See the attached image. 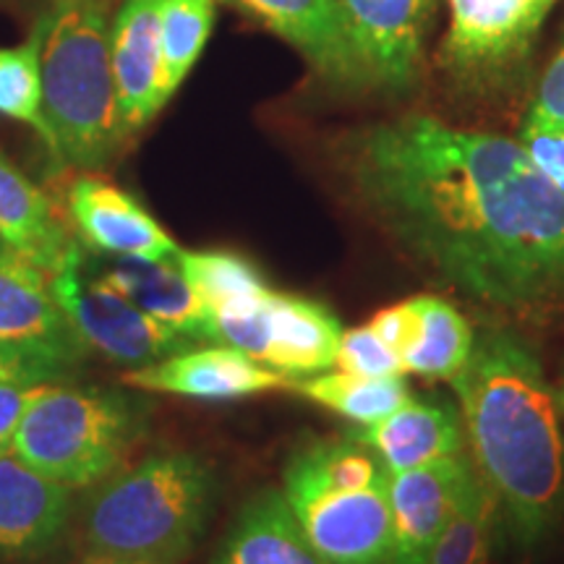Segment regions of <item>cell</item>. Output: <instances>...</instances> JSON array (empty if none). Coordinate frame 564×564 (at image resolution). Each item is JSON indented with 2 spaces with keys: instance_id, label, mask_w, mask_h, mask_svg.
<instances>
[{
  "instance_id": "cell-1",
  "label": "cell",
  "mask_w": 564,
  "mask_h": 564,
  "mask_svg": "<svg viewBox=\"0 0 564 564\" xmlns=\"http://www.w3.org/2000/svg\"><path fill=\"white\" fill-rule=\"evenodd\" d=\"M352 194L423 272L505 314L564 308V194L518 139L432 116L343 141Z\"/></svg>"
},
{
  "instance_id": "cell-2",
  "label": "cell",
  "mask_w": 564,
  "mask_h": 564,
  "mask_svg": "<svg viewBox=\"0 0 564 564\" xmlns=\"http://www.w3.org/2000/svg\"><path fill=\"white\" fill-rule=\"evenodd\" d=\"M449 384L478 476L497 497L518 546H539L564 507L560 398L544 366L510 329H484Z\"/></svg>"
},
{
  "instance_id": "cell-3",
  "label": "cell",
  "mask_w": 564,
  "mask_h": 564,
  "mask_svg": "<svg viewBox=\"0 0 564 564\" xmlns=\"http://www.w3.org/2000/svg\"><path fill=\"white\" fill-rule=\"evenodd\" d=\"M217 494L215 468L188 449H160L95 486L76 512L87 560L178 564L199 544Z\"/></svg>"
},
{
  "instance_id": "cell-4",
  "label": "cell",
  "mask_w": 564,
  "mask_h": 564,
  "mask_svg": "<svg viewBox=\"0 0 564 564\" xmlns=\"http://www.w3.org/2000/svg\"><path fill=\"white\" fill-rule=\"evenodd\" d=\"M42 108L51 158L97 173L121 152L126 129L110 61V19L102 0H58L42 47Z\"/></svg>"
},
{
  "instance_id": "cell-5",
  "label": "cell",
  "mask_w": 564,
  "mask_h": 564,
  "mask_svg": "<svg viewBox=\"0 0 564 564\" xmlns=\"http://www.w3.org/2000/svg\"><path fill=\"white\" fill-rule=\"evenodd\" d=\"M390 476L379 455L348 434L295 449L282 494L327 564H392Z\"/></svg>"
},
{
  "instance_id": "cell-6",
  "label": "cell",
  "mask_w": 564,
  "mask_h": 564,
  "mask_svg": "<svg viewBox=\"0 0 564 564\" xmlns=\"http://www.w3.org/2000/svg\"><path fill=\"white\" fill-rule=\"evenodd\" d=\"M144 429L147 400L55 382L26 413L13 455L68 489H89L123 468Z\"/></svg>"
},
{
  "instance_id": "cell-7",
  "label": "cell",
  "mask_w": 564,
  "mask_h": 564,
  "mask_svg": "<svg viewBox=\"0 0 564 564\" xmlns=\"http://www.w3.org/2000/svg\"><path fill=\"white\" fill-rule=\"evenodd\" d=\"M51 288L87 350L100 352L110 364L126 366L131 371L196 348L188 337L141 312L137 303L105 285L91 272L82 243H76L61 270L51 274Z\"/></svg>"
},
{
  "instance_id": "cell-8",
  "label": "cell",
  "mask_w": 564,
  "mask_h": 564,
  "mask_svg": "<svg viewBox=\"0 0 564 564\" xmlns=\"http://www.w3.org/2000/svg\"><path fill=\"white\" fill-rule=\"evenodd\" d=\"M436 0H337L356 91L405 95L421 74Z\"/></svg>"
},
{
  "instance_id": "cell-9",
  "label": "cell",
  "mask_w": 564,
  "mask_h": 564,
  "mask_svg": "<svg viewBox=\"0 0 564 564\" xmlns=\"http://www.w3.org/2000/svg\"><path fill=\"white\" fill-rule=\"evenodd\" d=\"M546 13L541 0H449L444 68L476 89L502 84L528 58Z\"/></svg>"
},
{
  "instance_id": "cell-10",
  "label": "cell",
  "mask_w": 564,
  "mask_h": 564,
  "mask_svg": "<svg viewBox=\"0 0 564 564\" xmlns=\"http://www.w3.org/2000/svg\"><path fill=\"white\" fill-rule=\"evenodd\" d=\"M0 340L68 371L89 356L55 301L51 272L0 241Z\"/></svg>"
},
{
  "instance_id": "cell-11",
  "label": "cell",
  "mask_w": 564,
  "mask_h": 564,
  "mask_svg": "<svg viewBox=\"0 0 564 564\" xmlns=\"http://www.w3.org/2000/svg\"><path fill=\"white\" fill-rule=\"evenodd\" d=\"M66 220L91 251L105 257L171 259L181 251L173 236L129 192L95 173L66 188Z\"/></svg>"
},
{
  "instance_id": "cell-12",
  "label": "cell",
  "mask_w": 564,
  "mask_h": 564,
  "mask_svg": "<svg viewBox=\"0 0 564 564\" xmlns=\"http://www.w3.org/2000/svg\"><path fill=\"white\" fill-rule=\"evenodd\" d=\"M123 382L144 392L228 403L282 390L291 379L230 345H204L175 352L165 361L126 371Z\"/></svg>"
},
{
  "instance_id": "cell-13",
  "label": "cell",
  "mask_w": 564,
  "mask_h": 564,
  "mask_svg": "<svg viewBox=\"0 0 564 564\" xmlns=\"http://www.w3.org/2000/svg\"><path fill=\"white\" fill-rule=\"evenodd\" d=\"M476 465L468 449L444 460L390 476V510L394 528L392 564H423L436 535L460 505Z\"/></svg>"
},
{
  "instance_id": "cell-14",
  "label": "cell",
  "mask_w": 564,
  "mask_h": 564,
  "mask_svg": "<svg viewBox=\"0 0 564 564\" xmlns=\"http://www.w3.org/2000/svg\"><path fill=\"white\" fill-rule=\"evenodd\" d=\"M74 514V489L17 455L0 457V562H34L53 552Z\"/></svg>"
},
{
  "instance_id": "cell-15",
  "label": "cell",
  "mask_w": 564,
  "mask_h": 564,
  "mask_svg": "<svg viewBox=\"0 0 564 564\" xmlns=\"http://www.w3.org/2000/svg\"><path fill=\"white\" fill-rule=\"evenodd\" d=\"M110 61L129 137L144 129L167 105L162 89L160 0H126L110 21Z\"/></svg>"
},
{
  "instance_id": "cell-16",
  "label": "cell",
  "mask_w": 564,
  "mask_h": 564,
  "mask_svg": "<svg viewBox=\"0 0 564 564\" xmlns=\"http://www.w3.org/2000/svg\"><path fill=\"white\" fill-rule=\"evenodd\" d=\"M343 324L319 301L272 291L262 308L257 361L288 379L335 369Z\"/></svg>"
},
{
  "instance_id": "cell-17",
  "label": "cell",
  "mask_w": 564,
  "mask_h": 564,
  "mask_svg": "<svg viewBox=\"0 0 564 564\" xmlns=\"http://www.w3.org/2000/svg\"><path fill=\"white\" fill-rule=\"evenodd\" d=\"M95 274L112 291L137 303L141 312L167 324L194 345H215V316L181 270L178 253L171 259L123 257Z\"/></svg>"
},
{
  "instance_id": "cell-18",
  "label": "cell",
  "mask_w": 564,
  "mask_h": 564,
  "mask_svg": "<svg viewBox=\"0 0 564 564\" xmlns=\"http://www.w3.org/2000/svg\"><path fill=\"white\" fill-rule=\"evenodd\" d=\"M291 42L333 87L356 91V68L337 0H225Z\"/></svg>"
},
{
  "instance_id": "cell-19",
  "label": "cell",
  "mask_w": 564,
  "mask_h": 564,
  "mask_svg": "<svg viewBox=\"0 0 564 564\" xmlns=\"http://www.w3.org/2000/svg\"><path fill=\"white\" fill-rule=\"evenodd\" d=\"M379 455L390 474L421 468L465 449L460 411L447 400L408 398L398 411L373 426L350 432Z\"/></svg>"
},
{
  "instance_id": "cell-20",
  "label": "cell",
  "mask_w": 564,
  "mask_h": 564,
  "mask_svg": "<svg viewBox=\"0 0 564 564\" xmlns=\"http://www.w3.org/2000/svg\"><path fill=\"white\" fill-rule=\"evenodd\" d=\"M0 241L24 253L45 272L61 270L76 249L68 220L40 186L0 152Z\"/></svg>"
},
{
  "instance_id": "cell-21",
  "label": "cell",
  "mask_w": 564,
  "mask_h": 564,
  "mask_svg": "<svg viewBox=\"0 0 564 564\" xmlns=\"http://www.w3.org/2000/svg\"><path fill=\"white\" fill-rule=\"evenodd\" d=\"M212 564H327L306 539L282 489H264L241 507Z\"/></svg>"
},
{
  "instance_id": "cell-22",
  "label": "cell",
  "mask_w": 564,
  "mask_h": 564,
  "mask_svg": "<svg viewBox=\"0 0 564 564\" xmlns=\"http://www.w3.org/2000/svg\"><path fill=\"white\" fill-rule=\"evenodd\" d=\"M405 306L411 316L405 345L400 348L405 373L449 382L468 364L476 333L453 303L440 295H411Z\"/></svg>"
},
{
  "instance_id": "cell-23",
  "label": "cell",
  "mask_w": 564,
  "mask_h": 564,
  "mask_svg": "<svg viewBox=\"0 0 564 564\" xmlns=\"http://www.w3.org/2000/svg\"><path fill=\"white\" fill-rule=\"evenodd\" d=\"M288 390L358 426H373L384 421L411 398L405 377L371 379L345 371H322L291 379Z\"/></svg>"
},
{
  "instance_id": "cell-24",
  "label": "cell",
  "mask_w": 564,
  "mask_h": 564,
  "mask_svg": "<svg viewBox=\"0 0 564 564\" xmlns=\"http://www.w3.org/2000/svg\"><path fill=\"white\" fill-rule=\"evenodd\" d=\"M178 264L212 316L251 312L272 293L262 270L236 251L181 249Z\"/></svg>"
},
{
  "instance_id": "cell-25",
  "label": "cell",
  "mask_w": 564,
  "mask_h": 564,
  "mask_svg": "<svg viewBox=\"0 0 564 564\" xmlns=\"http://www.w3.org/2000/svg\"><path fill=\"white\" fill-rule=\"evenodd\" d=\"M51 30V9L34 21L30 37L17 47H0V116L26 123L51 154V126L42 108V47Z\"/></svg>"
},
{
  "instance_id": "cell-26",
  "label": "cell",
  "mask_w": 564,
  "mask_h": 564,
  "mask_svg": "<svg viewBox=\"0 0 564 564\" xmlns=\"http://www.w3.org/2000/svg\"><path fill=\"white\" fill-rule=\"evenodd\" d=\"M499 512L497 497L476 470L423 564H489Z\"/></svg>"
},
{
  "instance_id": "cell-27",
  "label": "cell",
  "mask_w": 564,
  "mask_h": 564,
  "mask_svg": "<svg viewBox=\"0 0 564 564\" xmlns=\"http://www.w3.org/2000/svg\"><path fill=\"white\" fill-rule=\"evenodd\" d=\"M215 26V0H160L162 89L167 102L192 74Z\"/></svg>"
},
{
  "instance_id": "cell-28",
  "label": "cell",
  "mask_w": 564,
  "mask_h": 564,
  "mask_svg": "<svg viewBox=\"0 0 564 564\" xmlns=\"http://www.w3.org/2000/svg\"><path fill=\"white\" fill-rule=\"evenodd\" d=\"M335 369L356 377H405L403 358L392 350L382 337L366 324V327L345 329L337 348Z\"/></svg>"
},
{
  "instance_id": "cell-29",
  "label": "cell",
  "mask_w": 564,
  "mask_h": 564,
  "mask_svg": "<svg viewBox=\"0 0 564 564\" xmlns=\"http://www.w3.org/2000/svg\"><path fill=\"white\" fill-rule=\"evenodd\" d=\"M55 382H30V379H6L0 382V457L13 455L19 429L26 413L47 387Z\"/></svg>"
},
{
  "instance_id": "cell-30",
  "label": "cell",
  "mask_w": 564,
  "mask_h": 564,
  "mask_svg": "<svg viewBox=\"0 0 564 564\" xmlns=\"http://www.w3.org/2000/svg\"><path fill=\"white\" fill-rule=\"evenodd\" d=\"M520 147L564 194V126H520Z\"/></svg>"
},
{
  "instance_id": "cell-31",
  "label": "cell",
  "mask_w": 564,
  "mask_h": 564,
  "mask_svg": "<svg viewBox=\"0 0 564 564\" xmlns=\"http://www.w3.org/2000/svg\"><path fill=\"white\" fill-rule=\"evenodd\" d=\"M523 123L528 126H564V42L544 70L535 97Z\"/></svg>"
},
{
  "instance_id": "cell-32",
  "label": "cell",
  "mask_w": 564,
  "mask_h": 564,
  "mask_svg": "<svg viewBox=\"0 0 564 564\" xmlns=\"http://www.w3.org/2000/svg\"><path fill=\"white\" fill-rule=\"evenodd\" d=\"M68 371L34 356V352L17 348V345L0 340V382L6 379H30V382H63Z\"/></svg>"
},
{
  "instance_id": "cell-33",
  "label": "cell",
  "mask_w": 564,
  "mask_h": 564,
  "mask_svg": "<svg viewBox=\"0 0 564 564\" xmlns=\"http://www.w3.org/2000/svg\"><path fill=\"white\" fill-rule=\"evenodd\" d=\"M89 564H129V562H102V560H89Z\"/></svg>"
},
{
  "instance_id": "cell-34",
  "label": "cell",
  "mask_w": 564,
  "mask_h": 564,
  "mask_svg": "<svg viewBox=\"0 0 564 564\" xmlns=\"http://www.w3.org/2000/svg\"><path fill=\"white\" fill-rule=\"evenodd\" d=\"M541 3H544V6H549V9H552V6H554V0H541Z\"/></svg>"
},
{
  "instance_id": "cell-35",
  "label": "cell",
  "mask_w": 564,
  "mask_h": 564,
  "mask_svg": "<svg viewBox=\"0 0 564 564\" xmlns=\"http://www.w3.org/2000/svg\"><path fill=\"white\" fill-rule=\"evenodd\" d=\"M560 403L564 405V387H562V400H560Z\"/></svg>"
}]
</instances>
